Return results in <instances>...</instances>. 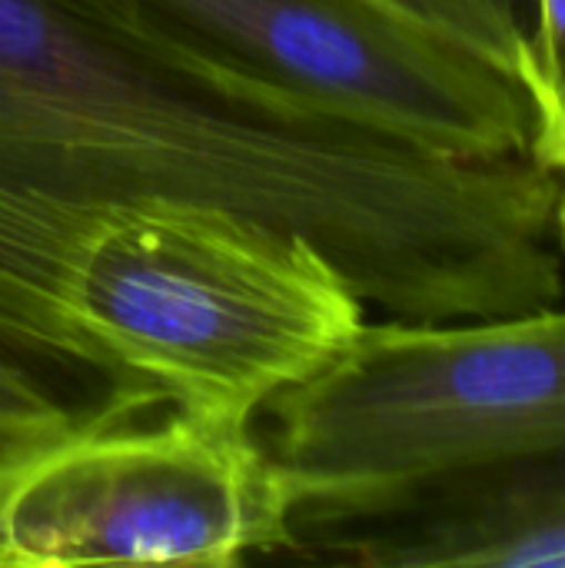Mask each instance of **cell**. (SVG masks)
I'll return each instance as SVG.
<instances>
[{
  "label": "cell",
  "mask_w": 565,
  "mask_h": 568,
  "mask_svg": "<svg viewBox=\"0 0 565 568\" xmlns=\"http://www.w3.org/2000/svg\"><path fill=\"white\" fill-rule=\"evenodd\" d=\"M80 3L400 136L460 153H533L519 77L363 0Z\"/></svg>",
  "instance_id": "5b68a950"
},
{
  "label": "cell",
  "mask_w": 565,
  "mask_h": 568,
  "mask_svg": "<svg viewBox=\"0 0 565 568\" xmlns=\"http://www.w3.org/2000/svg\"><path fill=\"white\" fill-rule=\"evenodd\" d=\"M519 80L533 103V153L565 170V0H529Z\"/></svg>",
  "instance_id": "ba28073f"
},
{
  "label": "cell",
  "mask_w": 565,
  "mask_h": 568,
  "mask_svg": "<svg viewBox=\"0 0 565 568\" xmlns=\"http://www.w3.org/2000/svg\"><path fill=\"white\" fill-rule=\"evenodd\" d=\"M293 529L416 486L565 449V306L456 323H363L266 403ZM296 542V539H293Z\"/></svg>",
  "instance_id": "3957f363"
},
{
  "label": "cell",
  "mask_w": 565,
  "mask_h": 568,
  "mask_svg": "<svg viewBox=\"0 0 565 568\" xmlns=\"http://www.w3.org/2000/svg\"><path fill=\"white\" fill-rule=\"evenodd\" d=\"M80 373L176 409L253 423L366 323V303L303 236L210 206L93 216L47 286Z\"/></svg>",
  "instance_id": "7a4b0ae2"
},
{
  "label": "cell",
  "mask_w": 565,
  "mask_h": 568,
  "mask_svg": "<svg viewBox=\"0 0 565 568\" xmlns=\"http://www.w3.org/2000/svg\"><path fill=\"white\" fill-rule=\"evenodd\" d=\"M563 170L346 116L80 0H0V359L80 369L47 286L100 213L186 203L310 240L390 320L565 300ZM83 376V373H80Z\"/></svg>",
  "instance_id": "6da1fadb"
},
{
  "label": "cell",
  "mask_w": 565,
  "mask_h": 568,
  "mask_svg": "<svg viewBox=\"0 0 565 568\" xmlns=\"http://www.w3.org/2000/svg\"><path fill=\"white\" fill-rule=\"evenodd\" d=\"M426 33L453 40L519 77L529 0H363Z\"/></svg>",
  "instance_id": "52a82bcc"
},
{
  "label": "cell",
  "mask_w": 565,
  "mask_h": 568,
  "mask_svg": "<svg viewBox=\"0 0 565 568\" xmlns=\"http://www.w3.org/2000/svg\"><path fill=\"white\" fill-rule=\"evenodd\" d=\"M559 240H563V253H565V170H563V196H559Z\"/></svg>",
  "instance_id": "9c48e42d"
},
{
  "label": "cell",
  "mask_w": 565,
  "mask_h": 568,
  "mask_svg": "<svg viewBox=\"0 0 565 568\" xmlns=\"http://www.w3.org/2000/svg\"><path fill=\"white\" fill-rule=\"evenodd\" d=\"M293 513L253 423L137 386L0 443V568L240 566L293 549Z\"/></svg>",
  "instance_id": "277c9868"
},
{
  "label": "cell",
  "mask_w": 565,
  "mask_h": 568,
  "mask_svg": "<svg viewBox=\"0 0 565 568\" xmlns=\"http://www.w3.org/2000/svg\"><path fill=\"white\" fill-rule=\"evenodd\" d=\"M333 559L373 568H565V449L446 476L300 523Z\"/></svg>",
  "instance_id": "8992f818"
}]
</instances>
